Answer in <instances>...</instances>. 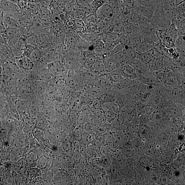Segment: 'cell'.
<instances>
[{
  "instance_id": "cell-1",
  "label": "cell",
  "mask_w": 185,
  "mask_h": 185,
  "mask_svg": "<svg viewBox=\"0 0 185 185\" xmlns=\"http://www.w3.org/2000/svg\"><path fill=\"white\" fill-rule=\"evenodd\" d=\"M2 19L5 28L21 27L18 17L14 14L6 13L4 14Z\"/></svg>"
},
{
  "instance_id": "cell-2",
  "label": "cell",
  "mask_w": 185,
  "mask_h": 185,
  "mask_svg": "<svg viewBox=\"0 0 185 185\" xmlns=\"http://www.w3.org/2000/svg\"><path fill=\"white\" fill-rule=\"evenodd\" d=\"M123 76L125 78L134 80L138 76L137 72L131 66L126 64L121 66Z\"/></svg>"
},
{
  "instance_id": "cell-3",
  "label": "cell",
  "mask_w": 185,
  "mask_h": 185,
  "mask_svg": "<svg viewBox=\"0 0 185 185\" xmlns=\"http://www.w3.org/2000/svg\"><path fill=\"white\" fill-rule=\"evenodd\" d=\"M105 70L109 73H111L115 69L121 67L120 66L110 57H106L104 61Z\"/></svg>"
},
{
  "instance_id": "cell-4",
  "label": "cell",
  "mask_w": 185,
  "mask_h": 185,
  "mask_svg": "<svg viewBox=\"0 0 185 185\" xmlns=\"http://www.w3.org/2000/svg\"><path fill=\"white\" fill-rule=\"evenodd\" d=\"M94 52L98 55L105 54V45L103 40H99L93 43L92 45Z\"/></svg>"
},
{
  "instance_id": "cell-5",
  "label": "cell",
  "mask_w": 185,
  "mask_h": 185,
  "mask_svg": "<svg viewBox=\"0 0 185 185\" xmlns=\"http://www.w3.org/2000/svg\"><path fill=\"white\" fill-rule=\"evenodd\" d=\"M163 57L160 58H153L149 65L150 70L155 72L161 70L164 68L162 61Z\"/></svg>"
},
{
  "instance_id": "cell-6",
  "label": "cell",
  "mask_w": 185,
  "mask_h": 185,
  "mask_svg": "<svg viewBox=\"0 0 185 185\" xmlns=\"http://www.w3.org/2000/svg\"><path fill=\"white\" fill-rule=\"evenodd\" d=\"M154 45L149 44L145 41L142 40L137 44L133 46V49L138 53H142L147 52L151 50Z\"/></svg>"
},
{
  "instance_id": "cell-7",
  "label": "cell",
  "mask_w": 185,
  "mask_h": 185,
  "mask_svg": "<svg viewBox=\"0 0 185 185\" xmlns=\"http://www.w3.org/2000/svg\"><path fill=\"white\" fill-rule=\"evenodd\" d=\"M18 62L20 67L25 70H31L33 67L34 63L28 58L22 56L18 58Z\"/></svg>"
},
{
  "instance_id": "cell-8",
  "label": "cell",
  "mask_w": 185,
  "mask_h": 185,
  "mask_svg": "<svg viewBox=\"0 0 185 185\" xmlns=\"http://www.w3.org/2000/svg\"><path fill=\"white\" fill-rule=\"evenodd\" d=\"M137 59L144 64L149 65L153 59L149 51L145 52L138 53Z\"/></svg>"
},
{
  "instance_id": "cell-9",
  "label": "cell",
  "mask_w": 185,
  "mask_h": 185,
  "mask_svg": "<svg viewBox=\"0 0 185 185\" xmlns=\"http://www.w3.org/2000/svg\"><path fill=\"white\" fill-rule=\"evenodd\" d=\"M123 51L125 55L126 61L128 60L137 59L138 52L131 47L126 46Z\"/></svg>"
},
{
  "instance_id": "cell-10",
  "label": "cell",
  "mask_w": 185,
  "mask_h": 185,
  "mask_svg": "<svg viewBox=\"0 0 185 185\" xmlns=\"http://www.w3.org/2000/svg\"><path fill=\"white\" fill-rule=\"evenodd\" d=\"M41 53L40 50L38 48L36 47L32 51L28 58L32 62L34 63L39 61L41 59Z\"/></svg>"
},
{
  "instance_id": "cell-11",
  "label": "cell",
  "mask_w": 185,
  "mask_h": 185,
  "mask_svg": "<svg viewBox=\"0 0 185 185\" xmlns=\"http://www.w3.org/2000/svg\"><path fill=\"white\" fill-rule=\"evenodd\" d=\"M108 78L111 82L114 83H119L125 78L120 74L112 72L108 76Z\"/></svg>"
},
{
  "instance_id": "cell-12",
  "label": "cell",
  "mask_w": 185,
  "mask_h": 185,
  "mask_svg": "<svg viewBox=\"0 0 185 185\" xmlns=\"http://www.w3.org/2000/svg\"><path fill=\"white\" fill-rule=\"evenodd\" d=\"M99 20L95 13L88 14L83 20L85 24H96Z\"/></svg>"
},
{
  "instance_id": "cell-13",
  "label": "cell",
  "mask_w": 185,
  "mask_h": 185,
  "mask_svg": "<svg viewBox=\"0 0 185 185\" xmlns=\"http://www.w3.org/2000/svg\"><path fill=\"white\" fill-rule=\"evenodd\" d=\"M126 46L122 44V43H119L115 46L113 49L109 53L107 54V56L106 57H108L111 56L113 55L116 54L117 53L120 52L124 51V49L126 47Z\"/></svg>"
},
{
  "instance_id": "cell-14",
  "label": "cell",
  "mask_w": 185,
  "mask_h": 185,
  "mask_svg": "<svg viewBox=\"0 0 185 185\" xmlns=\"http://www.w3.org/2000/svg\"><path fill=\"white\" fill-rule=\"evenodd\" d=\"M78 40H77L76 37L73 35H68L66 36L65 39V43L66 45L69 46H74L78 43Z\"/></svg>"
},
{
  "instance_id": "cell-15",
  "label": "cell",
  "mask_w": 185,
  "mask_h": 185,
  "mask_svg": "<svg viewBox=\"0 0 185 185\" xmlns=\"http://www.w3.org/2000/svg\"><path fill=\"white\" fill-rule=\"evenodd\" d=\"M105 4V1L103 0H93L90 5L96 13L97 10Z\"/></svg>"
},
{
  "instance_id": "cell-16",
  "label": "cell",
  "mask_w": 185,
  "mask_h": 185,
  "mask_svg": "<svg viewBox=\"0 0 185 185\" xmlns=\"http://www.w3.org/2000/svg\"><path fill=\"white\" fill-rule=\"evenodd\" d=\"M73 24L75 28L78 30L83 29L85 25L83 20L76 18L74 20Z\"/></svg>"
},
{
  "instance_id": "cell-17",
  "label": "cell",
  "mask_w": 185,
  "mask_h": 185,
  "mask_svg": "<svg viewBox=\"0 0 185 185\" xmlns=\"http://www.w3.org/2000/svg\"><path fill=\"white\" fill-rule=\"evenodd\" d=\"M34 46L27 44L23 50V56L28 58L32 51L35 48Z\"/></svg>"
},
{
  "instance_id": "cell-18",
  "label": "cell",
  "mask_w": 185,
  "mask_h": 185,
  "mask_svg": "<svg viewBox=\"0 0 185 185\" xmlns=\"http://www.w3.org/2000/svg\"><path fill=\"white\" fill-rule=\"evenodd\" d=\"M10 52V49L6 44L0 43V54L2 55H6Z\"/></svg>"
},
{
  "instance_id": "cell-19",
  "label": "cell",
  "mask_w": 185,
  "mask_h": 185,
  "mask_svg": "<svg viewBox=\"0 0 185 185\" xmlns=\"http://www.w3.org/2000/svg\"><path fill=\"white\" fill-rule=\"evenodd\" d=\"M74 16L76 19L84 20L87 16L85 13L82 10L78 9L74 11Z\"/></svg>"
},
{
  "instance_id": "cell-20",
  "label": "cell",
  "mask_w": 185,
  "mask_h": 185,
  "mask_svg": "<svg viewBox=\"0 0 185 185\" xmlns=\"http://www.w3.org/2000/svg\"><path fill=\"white\" fill-rule=\"evenodd\" d=\"M89 92L90 95L95 97H100L102 94H100V91L99 89L96 88H92L89 90Z\"/></svg>"
},
{
  "instance_id": "cell-21",
  "label": "cell",
  "mask_w": 185,
  "mask_h": 185,
  "mask_svg": "<svg viewBox=\"0 0 185 185\" xmlns=\"http://www.w3.org/2000/svg\"><path fill=\"white\" fill-rule=\"evenodd\" d=\"M95 68L98 71H103L105 70L104 66V62L99 60L95 63Z\"/></svg>"
},
{
  "instance_id": "cell-22",
  "label": "cell",
  "mask_w": 185,
  "mask_h": 185,
  "mask_svg": "<svg viewBox=\"0 0 185 185\" xmlns=\"http://www.w3.org/2000/svg\"><path fill=\"white\" fill-rule=\"evenodd\" d=\"M31 176L33 177H38L40 175V170L38 169L34 168L31 170Z\"/></svg>"
},
{
  "instance_id": "cell-23",
  "label": "cell",
  "mask_w": 185,
  "mask_h": 185,
  "mask_svg": "<svg viewBox=\"0 0 185 185\" xmlns=\"http://www.w3.org/2000/svg\"><path fill=\"white\" fill-rule=\"evenodd\" d=\"M93 0H76V1L80 6L91 4Z\"/></svg>"
},
{
  "instance_id": "cell-24",
  "label": "cell",
  "mask_w": 185,
  "mask_h": 185,
  "mask_svg": "<svg viewBox=\"0 0 185 185\" xmlns=\"http://www.w3.org/2000/svg\"><path fill=\"white\" fill-rule=\"evenodd\" d=\"M1 62H2V60H1V58H0V63H1Z\"/></svg>"
},
{
  "instance_id": "cell-25",
  "label": "cell",
  "mask_w": 185,
  "mask_h": 185,
  "mask_svg": "<svg viewBox=\"0 0 185 185\" xmlns=\"http://www.w3.org/2000/svg\"><path fill=\"white\" fill-rule=\"evenodd\" d=\"M163 1H164V0H163Z\"/></svg>"
}]
</instances>
